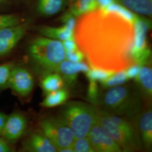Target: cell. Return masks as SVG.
Returning <instances> with one entry per match:
<instances>
[{
	"label": "cell",
	"mask_w": 152,
	"mask_h": 152,
	"mask_svg": "<svg viewBox=\"0 0 152 152\" xmlns=\"http://www.w3.org/2000/svg\"><path fill=\"white\" fill-rule=\"evenodd\" d=\"M15 67L14 63L8 62L0 64V89L9 86L11 72Z\"/></svg>",
	"instance_id": "d4e9b609"
},
{
	"label": "cell",
	"mask_w": 152,
	"mask_h": 152,
	"mask_svg": "<svg viewBox=\"0 0 152 152\" xmlns=\"http://www.w3.org/2000/svg\"><path fill=\"white\" fill-rule=\"evenodd\" d=\"M139 129L142 145L147 150H151L152 145V111L150 108L141 112L134 119Z\"/></svg>",
	"instance_id": "5bb4252c"
},
{
	"label": "cell",
	"mask_w": 152,
	"mask_h": 152,
	"mask_svg": "<svg viewBox=\"0 0 152 152\" xmlns=\"http://www.w3.org/2000/svg\"><path fill=\"white\" fill-rule=\"evenodd\" d=\"M27 128L26 117L18 112L7 115L2 131V137L8 142L13 143L19 140Z\"/></svg>",
	"instance_id": "8fae6325"
},
{
	"label": "cell",
	"mask_w": 152,
	"mask_h": 152,
	"mask_svg": "<svg viewBox=\"0 0 152 152\" xmlns=\"http://www.w3.org/2000/svg\"><path fill=\"white\" fill-rule=\"evenodd\" d=\"M136 88L144 101L151 102L152 97V70L149 66H142L138 75L134 78Z\"/></svg>",
	"instance_id": "9a60e30c"
},
{
	"label": "cell",
	"mask_w": 152,
	"mask_h": 152,
	"mask_svg": "<svg viewBox=\"0 0 152 152\" xmlns=\"http://www.w3.org/2000/svg\"><path fill=\"white\" fill-rule=\"evenodd\" d=\"M64 86L63 79L56 72L44 75L41 81V87L46 95L62 88Z\"/></svg>",
	"instance_id": "ffe728a7"
},
{
	"label": "cell",
	"mask_w": 152,
	"mask_h": 152,
	"mask_svg": "<svg viewBox=\"0 0 152 152\" xmlns=\"http://www.w3.org/2000/svg\"><path fill=\"white\" fill-rule=\"evenodd\" d=\"M69 5V0H37L36 9L39 16L50 17L64 11Z\"/></svg>",
	"instance_id": "2e32d148"
},
{
	"label": "cell",
	"mask_w": 152,
	"mask_h": 152,
	"mask_svg": "<svg viewBox=\"0 0 152 152\" xmlns=\"http://www.w3.org/2000/svg\"><path fill=\"white\" fill-rule=\"evenodd\" d=\"M7 115L6 114L0 112V136L2 137V131L4 130V125L5 124L6 120L7 118Z\"/></svg>",
	"instance_id": "e575fe53"
},
{
	"label": "cell",
	"mask_w": 152,
	"mask_h": 152,
	"mask_svg": "<svg viewBox=\"0 0 152 152\" xmlns=\"http://www.w3.org/2000/svg\"><path fill=\"white\" fill-rule=\"evenodd\" d=\"M98 109L91 104L71 102L61 110L60 118L73 131L75 138L88 136L97 118Z\"/></svg>",
	"instance_id": "277c9868"
},
{
	"label": "cell",
	"mask_w": 152,
	"mask_h": 152,
	"mask_svg": "<svg viewBox=\"0 0 152 152\" xmlns=\"http://www.w3.org/2000/svg\"><path fill=\"white\" fill-rule=\"evenodd\" d=\"M30 22L22 23L0 29V57L9 54L24 37Z\"/></svg>",
	"instance_id": "ba28073f"
},
{
	"label": "cell",
	"mask_w": 152,
	"mask_h": 152,
	"mask_svg": "<svg viewBox=\"0 0 152 152\" xmlns=\"http://www.w3.org/2000/svg\"><path fill=\"white\" fill-rule=\"evenodd\" d=\"M68 7V11L77 18L99 9L96 0H75Z\"/></svg>",
	"instance_id": "d6986e66"
},
{
	"label": "cell",
	"mask_w": 152,
	"mask_h": 152,
	"mask_svg": "<svg viewBox=\"0 0 152 152\" xmlns=\"http://www.w3.org/2000/svg\"><path fill=\"white\" fill-rule=\"evenodd\" d=\"M58 152H74L72 146L71 147H65L61 149L58 151Z\"/></svg>",
	"instance_id": "d590c367"
},
{
	"label": "cell",
	"mask_w": 152,
	"mask_h": 152,
	"mask_svg": "<svg viewBox=\"0 0 152 152\" xmlns=\"http://www.w3.org/2000/svg\"><path fill=\"white\" fill-rule=\"evenodd\" d=\"M39 126L41 131L54 145L57 152L63 148L72 146L76 139L73 131L60 117L43 118Z\"/></svg>",
	"instance_id": "5b68a950"
},
{
	"label": "cell",
	"mask_w": 152,
	"mask_h": 152,
	"mask_svg": "<svg viewBox=\"0 0 152 152\" xmlns=\"http://www.w3.org/2000/svg\"><path fill=\"white\" fill-rule=\"evenodd\" d=\"M87 136L95 152H122L120 145L99 125L97 118Z\"/></svg>",
	"instance_id": "9c48e42d"
},
{
	"label": "cell",
	"mask_w": 152,
	"mask_h": 152,
	"mask_svg": "<svg viewBox=\"0 0 152 152\" xmlns=\"http://www.w3.org/2000/svg\"><path fill=\"white\" fill-rule=\"evenodd\" d=\"M89 82L87 88V100L93 105H98L99 104L101 95L98 84L96 81Z\"/></svg>",
	"instance_id": "4316f807"
},
{
	"label": "cell",
	"mask_w": 152,
	"mask_h": 152,
	"mask_svg": "<svg viewBox=\"0 0 152 152\" xmlns=\"http://www.w3.org/2000/svg\"><path fill=\"white\" fill-rule=\"evenodd\" d=\"M98 3V7L100 10H103L108 6L116 2L115 0H96Z\"/></svg>",
	"instance_id": "836d02e7"
},
{
	"label": "cell",
	"mask_w": 152,
	"mask_h": 152,
	"mask_svg": "<svg viewBox=\"0 0 152 152\" xmlns=\"http://www.w3.org/2000/svg\"><path fill=\"white\" fill-rule=\"evenodd\" d=\"M97 120L104 130L120 145L122 151L134 152L142 149V142L135 140L126 135L110 119L105 110L98 109Z\"/></svg>",
	"instance_id": "52a82bcc"
},
{
	"label": "cell",
	"mask_w": 152,
	"mask_h": 152,
	"mask_svg": "<svg viewBox=\"0 0 152 152\" xmlns=\"http://www.w3.org/2000/svg\"><path fill=\"white\" fill-rule=\"evenodd\" d=\"M72 148L74 152H95L88 136L76 139Z\"/></svg>",
	"instance_id": "484cf974"
},
{
	"label": "cell",
	"mask_w": 152,
	"mask_h": 152,
	"mask_svg": "<svg viewBox=\"0 0 152 152\" xmlns=\"http://www.w3.org/2000/svg\"><path fill=\"white\" fill-rule=\"evenodd\" d=\"M24 21L22 17L14 14H0V29L6 26L19 24Z\"/></svg>",
	"instance_id": "83f0119b"
},
{
	"label": "cell",
	"mask_w": 152,
	"mask_h": 152,
	"mask_svg": "<svg viewBox=\"0 0 152 152\" xmlns=\"http://www.w3.org/2000/svg\"><path fill=\"white\" fill-rule=\"evenodd\" d=\"M85 58V55L79 48L65 52V59L72 62H81Z\"/></svg>",
	"instance_id": "f546056e"
},
{
	"label": "cell",
	"mask_w": 152,
	"mask_h": 152,
	"mask_svg": "<svg viewBox=\"0 0 152 152\" xmlns=\"http://www.w3.org/2000/svg\"><path fill=\"white\" fill-rule=\"evenodd\" d=\"M28 54L35 67L42 75L55 72L65 60V51L61 41L45 36L33 39Z\"/></svg>",
	"instance_id": "3957f363"
},
{
	"label": "cell",
	"mask_w": 152,
	"mask_h": 152,
	"mask_svg": "<svg viewBox=\"0 0 152 152\" xmlns=\"http://www.w3.org/2000/svg\"><path fill=\"white\" fill-rule=\"evenodd\" d=\"M142 100L136 87L125 85L110 88L100 95L99 104L109 113L134 120L141 113Z\"/></svg>",
	"instance_id": "7a4b0ae2"
},
{
	"label": "cell",
	"mask_w": 152,
	"mask_h": 152,
	"mask_svg": "<svg viewBox=\"0 0 152 152\" xmlns=\"http://www.w3.org/2000/svg\"><path fill=\"white\" fill-rule=\"evenodd\" d=\"M69 4H71V3L74 2L75 0H69Z\"/></svg>",
	"instance_id": "74e56055"
},
{
	"label": "cell",
	"mask_w": 152,
	"mask_h": 152,
	"mask_svg": "<svg viewBox=\"0 0 152 152\" xmlns=\"http://www.w3.org/2000/svg\"><path fill=\"white\" fill-rule=\"evenodd\" d=\"M77 18L72 15L70 12L66 11L60 18V21L63 25L67 28L68 29L75 31L76 27Z\"/></svg>",
	"instance_id": "f1b7e54d"
},
{
	"label": "cell",
	"mask_w": 152,
	"mask_h": 152,
	"mask_svg": "<svg viewBox=\"0 0 152 152\" xmlns=\"http://www.w3.org/2000/svg\"><path fill=\"white\" fill-rule=\"evenodd\" d=\"M22 150L32 152H57V149L42 131L34 132L23 141Z\"/></svg>",
	"instance_id": "4fadbf2b"
},
{
	"label": "cell",
	"mask_w": 152,
	"mask_h": 152,
	"mask_svg": "<svg viewBox=\"0 0 152 152\" xmlns=\"http://www.w3.org/2000/svg\"><path fill=\"white\" fill-rule=\"evenodd\" d=\"M68 98V90L62 88L47 94L40 105L45 108H53L65 103Z\"/></svg>",
	"instance_id": "44dd1931"
},
{
	"label": "cell",
	"mask_w": 152,
	"mask_h": 152,
	"mask_svg": "<svg viewBox=\"0 0 152 152\" xmlns=\"http://www.w3.org/2000/svg\"><path fill=\"white\" fill-rule=\"evenodd\" d=\"M14 149L7 141L0 136V152H11Z\"/></svg>",
	"instance_id": "d6a6232c"
},
{
	"label": "cell",
	"mask_w": 152,
	"mask_h": 152,
	"mask_svg": "<svg viewBox=\"0 0 152 152\" xmlns=\"http://www.w3.org/2000/svg\"><path fill=\"white\" fill-rule=\"evenodd\" d=\"M90 68L85 63L72 62L68 60L63 61L55 72L58 73L64 82L66 87L73 86L76 83L78 75L80 72L86 73Z\"/></svg>",
	"instance_id": "7c38bea8"
},
{
	"label": "cell",
	"mask_w": 152,
	"mask_h": 152,
	"mask_svg": "<svg viewBox=\"0 0 152 152\" xmlns=\"http://www.w3.org/2000/svg\"><path fill=\"white\" fill-rule=\"evenodd\" d=\"M128 80L125 69L118 71L107 79L100 82L102 86L104 88H110L124 84Z\"/></svg>",
	"instance_id": "603a6c76"
},
{
	"label": "cell",
	"mask_w": 152,
	"mask_h": 152,
	"mask_svg": "<svg viewBox=\"0 0 152 152\" xmlns=\"http://www.w3.org/2000/svg\"><path fill=\"white\" fill-rule=\"evenodd\" d=\"M137 15L152 18V0H115Z\"/></svg>",
	"instance_id": "e0dca14e"
},
{
	"label": "cell",
	"mask_w": 152,
	"mask_h": 152,
	"mask_svg": "<svg viewBox=\"0 0 152 152\" xmlns=\"http://www.w3.org/2000/svg\"><path fill=\"white\" fill-rule=\"evenodd\" d=\"M34 85V78L27 69L15 66L11 72L8 86L14 92L20 96L26 98L31 94Z\"/></svg>",
	"instance_id": "30bf717a"
},
{
	"label": "cell",
	"mask_w": 152,
	"mask_h": 152,
	"mask_svg": "<svg viewBox=\"0 0 152 152\" xmlns=\"http://www.w3.org/2000/svg\"><path fill=\"white\" fill-rule=\"evenodd\" d=\"M38 32L42 36L61 42L75 37V31L70 30L63 25L58 27L47 26H41L38 28Z\"/></svg>",
	"instance_id": "ac0fdd59"
},
{
	"label": "cell",
	"mask_w": 152,
	"mask_h": 152,
	"mask_svg": "<svg viewBox=\"0 0 152 152\" xmlns=\"http://www.w3.org/2000/svg\"><path fill=\"white\" fill-rule=\"evenodd\" d=\"M7 0H0V4L5 3Z\"/></svg>",
	"instance_id": "8d00e7d4"
},
{
	"label": "cell",
	"mask_w": 152,
	"mask_h": 152,
	"mask_svg": "<svg viewBox=\"0 0 152 152\" xmlns=\"http://www.w3.org/2000/svg\"><path fill=\"white\" fill-rule=\"evenodd\" d=\"M141 67L140 65L137 64H134L127 68L125 71L127 79L130 80L135 78L138 75Z\"/></svg>",
	"instance_id": "4dcf8cb0"
},
{
	"label": "cell",
	"mask_w": 152,
	"mask_h": 152,
	"mask_svg": "<svg viewBox=\"0 0 152 152\" xmlns=\"http://www.w3.org/2000/svg\"><path fill=\"white\" fill-rule=\"evenodd\" d=\"M149 18L140 16L134 23V39L131 51V57L135 64L141 66L149 63L151 51L147 42V32L151 28Z\"/></svg>",
	"instance_id": "8992f818"
},
{
	"label": "cell",
	"mask_w": 152,
	"mask_h": 152,
	"mask_svg": "<svg viewBox=\"0 0 152 152\" xmlns=\"http://www.w3.org/2000/svg\"><path fill=\"white\" fill-rule=\"evenodd\" d=\"M62 43L65 52H68L78 49V46L75 37L64 41L62 42Z\"/></svg>",
	"instance_id": "1f68e13d"
},
{
	"label": "cell",
	"mask_w": 152,
	"mask_h": 152,
	"mask_svg": "<svg viewBox=\"0 0 152 152\" xmlns=\"http://www.w3.org/2000/svg\"><path fill=\"white\" fill-rule=\"evenodd\" d=\"M107 113L110 119L112 120L121 130L124 132L126 135H127L128 136H130V137L135 140L141 141L140 137L139 135L138 132H137L136 129L131 122L127 120L126 118H124L122 117L111 114L108 112Z\"/></svg>",
	"instance_id": "7402d4cb"
},
{
	"label": "cell",
	"mask_w": 152,
	"mask_h": 152,
	"mask_svg": "<svg viewBox=\"0 0 152 152\" xmlns=\"http://www.w3.org/2000/svg\"><path fill=\"white\" fill-rule=\"evenodd\" d=\"M117 72L105 70L101 68L90 67L89 70L85 73L89 81L102 82L113 75Z\"/></svg>",
	"instance_id": "cb8c5ba5"
},
{
	"label": "cell",
	"mask_w": 152,
	"mask_h": 152,
	"mask_svg": "<svg viewBox=\"0 0 152 152\" xmlns=\"http://www.w3.org/2000/svg\"><path fill=\"white\" fill-rule=\"evenodd\" d=\"M134 23L100 9L77 19L75 38L90 67L118 72L135 64Z\"/></svg>",
	"instance_id": "6da1fadb"
}]
</instances>
